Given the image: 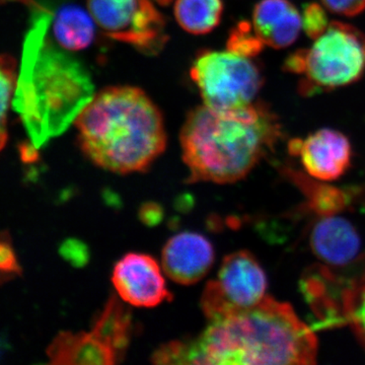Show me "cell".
<instances>
[{
  "instance_id": "cell-18",
  "label": "cell",
  "mask_w": 365,
  "mask_h": 365,
  "mask_svg": "<svg viewBox=\"0 0 365 365\" xmlns=\"http://www.w3.org/2000/svg\"><path fill=\"white\" fill-rule=\"evenodd\" d=\"M18 73L16 61L9 55H0V151L6 146L7 137V113L16 91Z\"/></svg>"
},
{
  "instance_id": "cell-9",
  "label": "cell",
  "mask_w": 365,
  "mask_h": 365,
  "mask_svg": "<svg viewBox=\"0 0 365 365\" xmlns=\"http://www.w3.org/2000/svg\"><path fill=\"white\" fill-rule=\"evenodd\" d=\"M112 282L129 306L155 307L172 300L160 264L150 255L128 253L115 264Z\"/></svg>"
},
{
  "instance_id": "cell-23",
  "label": "cell",
  "mask_w": 365,
  "mask_h": 365,
  "mask_svg": "<svg viewBox=\"0 0 365 365\" xmlns=\"http://www.w3.org/2000/svg\"><path fill=\"white\" fill-rule=\"evenodd\" d=\"M331 13L344 16H355L365 9V0H321Z\"/></svg>"
},
{
  "instance_id": "cell-14",
  "label": "cell",
  "mask_w": 365,
  "mask_h": 365,
  "mask_svg": "<svg viewBox=\"0 0 365 365\" xmlns=\"http://www.w3.org/2000/svg\"><path fill=\"white\" fill-rule=\"evenodd\" d=\"M48 356L54 364L111 365L121 357L97 332H63L57 335L48 348Z\"/></svg>"
},
{
  "instance_id": "cell-21",
  "label": "cell",
  "mask_w": 365,
  "mask_h": 365,
  "mask_svg": "<svg viewBox=\"0 0 365 365\" xmlns=\"http://www.w3.org/2000/svg\"><path fill=\"white\" fill-rule=\"evenodd\" d=\"M21 274V268L11 237L6 232H0V283L14 279Z\"/></svg>"
},
{
  "instance_id": "cell-12",
  "label": "cell",
  "mask_w": 365,
  "mask_h": 365,
  "mask_svg": "<svg viewBox=\"0 0 365 365\" xmlns=\"http://www.w3.org/2000/svg\"><path fill=\"white\" fill-rule=\"evenodd\" d=\"M314 256L329 268H348L364 256L361 240L352 223L334 215H321L309 232Z\"/></svg>"
},
{
  "instance_id": "cell-17",
  "label": "cell",
  "mask_w": 365,
  "mask_h": 365,
  "mask_svg": "<svg viewBox=\"0 0 365 365\" xmlns=\"http://www.w3.org/2000/svg\"><path fill=\"white\" fill-rule=\"evenodd\" d=\"M222 0H176L175 18L182 30L193 35H205L220 25Z\"/></svg>"
},
{
  "instance_id": "cell-5",
  "label": "cell",
  "mask_w": 365,
  "mask_h": 365,
  "mask_svg": "<svg viewBox=\"0 0 365 365\" xmlns=\"http://www.w3.org/2000/svg\"><path fill=\"white\" fill-rule=\"evenodd\" d=\"M284 69L304 76L300 93L306 96L351 85L365 74V35L332 21L311 48L290 55Z\"/></svg>"
},
{
  "instance_id": "cell-20",
  "label": "cell",
  "mask_w": 365,
  "mask_h": 365,
  "mask_svg": "<svg viewBox=\"0 0 365 365\" xmlns=\"http://www.w3.org/2000/svg\"><path fill=\"white\" fill-rule=\"evenodd\" d=\"M263 46V43L255 33L253 26L247 23L240 24L234 32L230 34L227 42L228 50L247 57L258 55Z\"/></svg>"
},
{
  "instance_id": "cell-1",
  "label": "cell",
  "mask_w": 365,
  "mask_h": 365,
  "mask_svg": "<svg viewBox=\"0 0 365 365\" xmlns=\"http://www.w3.org/2000/svg\"><path fill=\"white\" fill-rule=\"evenodd\" d=\"M314 331L285 302L266 297L260 304L210 322L198 338L173 341L174 364H314Z\"/></svg>"
},
{
  "instance_id": "cell-19",
  "label": "cell",
  "mask_w": 365,
  "mask_h": 365,
  "mask_svg": "<svg viewBox=\"0 0 365 365\" xmlns=\"http://www.w3.org/2000/svg\"><path fill=\"white\" fill-rule=\"evenodd\" d=\"M345 324H349L365 349V281L353 289L345 304Z\"/></svg>"
},
{
  "instance_id": "cell-13",
  "label": "cell",
  "mask_w": 365,
  "mask_h": 365,
  "mask_svg": "<svg viewBox=\"0 0 365 365\" xmlns=\"http://www.w3.org/2000/svg\"><path fill=\"white\" fill-rule=\"evenodd\" d=\"M252 26L264 45L283 49L299 37L302 14L289 0H260L254 9Z\"/></svg>"
},
{
  "instance_id": "cell-24",
  "label": "cell",
  "mask_w": 365,
  "mask_h": 365,
  "mask_svg": "<svg viewBox=\"0 0 365 365\" xmlns=\"http://www.w3.org/2000/svg\"><path fill=\"white\" fill-rule=\"evenodd\" d=\"M21 2V4H25V6L30 7L33 11L36 9H43L44 7L40 6L39 4L35 1V0H0V4H4V2Z\"/></svg>"
},
{
  "instance_id": "cell-6",
  "label": "cell",
  "mask_w": 365,
  "mask_h": 365,
  "mask_svg": "<svg viewBox=\"0 0 365 365\" xmlns=\"http://www.w3.org/2000/svg\"><path fill=\"white\" fill-rule=\"evenodd\" d=\"M190 74L204 105L218 111L253 104L264 83L260 68L251 57L228 49L201 53Z\"/></svg>"
},
{
  "instance_id": "cell-11",
  "label": "cell",
  "mask_w": 365,
  "mask_h": 365,
  "mask_svg": "<svg viewBox=\"0 0 365 365\" xmlns=\"http://www.w3.org/2000/svg\"><path fill=\"white\" fill-rule=\"evenodd\" d=\"M215 260L213 245L198 232H182L170 237L162 252L163 271L174 282L192 285L207 275Z\"/></svg>"
},
{
  "instance_id": "cell-2",
  "label": "cell",
  "mask_w": 365,
  "mask_h": 365,
  "mask_svg": "<svg viewBox=\"0 0 365 365\" xmlns=\"http://www.w3.org/2000/svg\"><path fill=\"white\" fill-rule=\"evenodd\" d=\"M51 18L46 9L33 11L13 98L35 148L66 130L95 96L90 74L48 40Z\"/></svg>"
},
{
  "instance_id": "cell-22",
  "label": "cell",
  "mask_w": 365,
  "mask_h": 365,
  "mask_svg": "<svg viewBox=\"0 0 365 365\" xmlns=\"http://www.w3.org/2000/svg\"><path fill=\"white\" fill-rule=\"evenodd\" d=\"M302 18V29L312 39H317L319 36L325 32L330 23L325 9L318 4H307L304 9Z\"/></svg>"
},
{
  "instance_id": "cell-15",
  "label": "cell",
  "mask_w": 365,
  "mask_h": 365,
  "mask_svg": "<svg viewBox=\"0 0 365 365\" xmlns=\"http://www.w3.org/2000/svg\"><path fill=\"white\" fill-rule=\"evenodd\" d=\"M95 21L78 6H66L57 14L53 32L62 48L71 51L86 49L95 37Z\"/></svg>"
},
{
  "instance_id": "cell-8",
  "label": "cell",
  "mask_w": 365,
  "mask_h": 365,
  "mask_svg": "<svg viewBox=\"0 0 365 365\" xmlns=\"http://www.w3.org/2000/svg\"><path fill=\"white\" fill-rule=\"evenodd\" d=\"M88 9L108 37L144 54H158L167 43L165 18L151 0H88Z\"/></svg>"
},
{
  "instance_id": "cell-3",
  "label": "cell",
  "mask_w": 365,
  "mask_h": 365,
  "mask_svg": "<svg viewBox=\"0 0 365 365\" xmlns=\"http://www.w3.org/2000/svg\"><path fill=\"white\" fill-rule=\"evenodd\" d=\"M280 124L260 103L237 109L203 105L189 113L180 133L189 182L232 184L244 179L272 150Z\"/></svg>"
},
{
  "instance_id": "cell-7",
  "label": "cell",
  "mask_w": 365,
  "mask_h": 365,
  "mask_svg": "<svg viewBox=\"0 0 365 365\" xmlns=\"http://www.w3.org/2000/svg\"><path fill=\"white\" fill-rule=\"evenodd\" d=\"M268 281L253 254L235 252L223 259L215 279L209 281L201 297V307L209 322L250 309L265 299Z\"/></svg>"
},
{
  "instance_id": "cell-10",
  "label": "cell",
  "mask_w": 365,
  "mask_h": 365,
  "mask_svg": "<svg viewBox=\"0 0 365 365\" xmlns=\"http://www.w3.org/2000/svg\"><path fill=\"white\" fill-rule=\"evenodd\" d=\"M288 148L292 155H299L307 174L319 181L339 179L351 163L350 141L334 129H319L307 138L294 139Z\"/></svg>"
},
{
  "instance_id": "cell-16",
  "label": "cell",
  "mask_w": 365,
  "mask_h": 365,
  "mask_svg": "<svg viewBox=\"0 0 365 365\" xmlns=\"http://www.w3.org/2000/svg\"><path fill=\"white\" fill-rule=\"evenodd\" d=\"M131 328L130 312L125 309L116 297H112L108 300L102 313L98 314L93 330L123 359L130 343Z\"/></svg>"
},
{
  "instance_id": "cell-4",
  "label": "cell",
  "mask_w": 365,
  "mask_h": 365,
  "mask_svg": "<svg viewBox=\"0 0 365 365\" xmlns=\"http://www.w3.org/2000/svg\"><path fill=\"white\" fill-rule=\"evenodd\" d=\"M74 124L83 155L101 169L116 174L144 172L167 146L162 113L134 86L101 91Z\"/></svg>"
}]
</instances>
